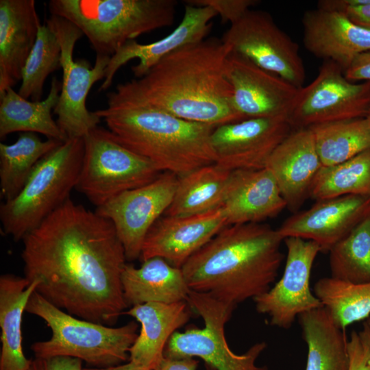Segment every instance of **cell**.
Segmentation results:
<instances>
[{
	"label": "cell",
	"mask_w": 370,
	"mask_h": 370,
	"mask_svg": "<svg viewBox=\"0 0 370 370\" xmlns=\"http://www.w3.org/2000/svg\"><path fill=\"white\" fill-rule=\"evenodd\" d=\"M344 195L370 197V149L335 165L322 166L310 197L318 201Z\"/></svg>",
	"instance_id": "cell-33"
},
{
	"label": "cell",
	"mask_w": 370,
	"mask_h": 370,
	"mask_svg": "<svg viewBox=\"0 0 370 370\" xmlns=\"http://www.w3.org/2000/svg\"><path fill=\"white\" fill-rule=\"evenodd\" d=\"M217 15L210 7L188 4L182 21L166 37L149 44L138 43L134 40L126 42L110 57L99 91L108 89L117 71L132 59L139 60L137 64L132 66V71L136 78H140L169 54L206 39L212 27L211 21Z\"/></svg>",
	"instance_id": "cell-19"
},
{
	"label": "cell",
	"mask_w": 370,
	"mask_h": 370,
	"mask_svg": "<svg viewBox=\"0 0 370 370\" xmlns=\"http://www.w3.org/2000/svg\"><path fill=\"white\" fill-rule=\"evenodd\" d=\"M62 143L49 138L42 140L32 132H23L12 144L1 143V198L8 201L15 197L23 189L37 163Z\"/></svg>",
	"instance_id": "cell-30"
},
{
	"label": "cell",
	"mask_w": 370,
	"mask_h": 370,
	"mask_svg": "<svg viewBox=\"0 0 370 370\" xmlns=\"http://www.w3.org/2000/svg\"><path fill=\"white\" fill-rule=\"evenodd\" d=\"M348 370H370V329L364 323L360 331H353L347 342Z\"/></svg>",
	"instance_id": "cell-36"
},
{
	"label": "cell",
	"mask_w": 370,
	"mask_h": 370,
	"mask_svg": "<svg viewBox=\"0 0 370 370\" xmlns=\"http://www.w3.org/2000/svg\"><path fill=\"white\" fill-rule=\"evenodd\" d=\"M293 130L283 118H249L215 127L211 144L216 164L232 171L265 168L275 147Z\"/></svg>",
	"instance_id": "cell-15"
},
{
	"label": "cell",
	"mask_w": 370,
	"mask_h": 370,
	"mask_svg": "<svg viewBox=\"0 0 370 370\" xmlns=\"http://www.w3.org/2000/svg\"><path fill=\"white\" fill-rule=\"evenodd\" d=\"M366 118L367 119V120L369 121V123H370V108L369 109V111H368V113L366 116Z\"/></svg>",
	"instance_id": "cell-43"
},
{
	"label": "cell",
	"mask_w": 370,
	"mask_h": 370,
	"mask_svg": "<svg viewBox=\"0 0 370 370\" xmlns=\"http://www.w3.org/2000/svg\"><path fill=\"white\" fill-rule=\"evenodd\" d=\"M339 12L355 23L370 29V1L363 5L345 7Z\"/></svg>",
	"instance_id": "cell-40"
},
{
	"label": "cell",
	"mask_w": 370,
	"mask_h": 370,
	"mask_svg": "<svg viewBox=\"0 0 370 370\" xmlns=\"http://www.w3.org/2000/svg\"><path fill=\"white\" fill-rule=\"evenodd\" d=\"M305 48L324 61H332L345 72L360 54L370 51V29L344 14L317 8L302 18Z\"/></svg>",
	"instance_id": "cell-21"
},
{
	"label": "cell",
	"mask_w": 370,
	"mask_h": 370,
	"mask_svg": "<svg viewBox=\"0 0 370 370\" xmlns=\"http://www.w3.org/2000/svg\"><path fill=\"white\" fill-rule=\"evenodd\" d=\"M370 216V197L344 195L316 201L299 210L277 228L283 239L297 237L316 243L328 253Z\"/></svg>",
	"instance_id": "cell-17"
},
{
	"label": "cell",
	"mask_w": 370,
	"mask_h": 370,
	"mask_svg": "<svg viewBox=\"0 0 370 370\" xmlns=\"http://www.w3.org/2000/svg\"><path fill=\"white\" fill-rule=\"evenodd\" d=\"M177 177L162 172L152 182L125 191L97 208V214L112 222L127 260L140 258L148 232L171 204Z\"/></svg>",
	"instance_id": "cell-13"
},
{
	"label": "cell",
	"mask_w": 370,
	"mask_h": 370,
	"mask_svg": "<svg viewBox=\"0 0 370 370\" xmlns=\"http://www.w3.org/2000/svg\"><path fill=\"white\" fill-rule=\"evenodd\" d=\"M40 26L34 0L0 1V97L21 81Z\"/></svg>",
	"instance_id": "cell-23"
},
{
	"label": "cell",
	"mask_w": 370,
	"mask_h": 370,
	"mask_svg": "<svg viewBox=\"0 0 370 370\" xmlns=\"http://www.w3.org/2000/svg\"><path fill=\"white\" fill-rule=\"evenodd\" d=\"M323 166L342 163L370 149V123L366 117L312 126Z\"/></svg>",
	"instance_id": "cell-31"
},
{
	"label": "cell",
	"mask_w": 370,
	"mask_h": 370,
	"mask_svg": "<svg viewBox=\"0 0 370 370\" xmlns=\"http://www.w3.org/2000/svg\"><path fill=\"white\" fill-rule=\"evenodd\" d=\"M231 52L217 38L188 45L110 92L195 123L217 127L245 119L235 109L227 76Z\"/></svg>",
	"instance_id": "cell-2"
},
{
	"label": "cell",
	"mask_w": 370,
	"mask_h": 370,
	"mask_svg": "<svg viewBox=\"0 0 370 370\" xmlns=\"http://www.w3.org/2000/svg\"><path fill=\"white\" fill-rule=\"evenodd\" d=\"M26 312L44 320L51 331L48 340L31 345L34 358L68 356L90 367L106 368L129 360L130 349L138 336L136 321L112 328L82 319L55 306L36 291Z\"/></svg>",
	"instance_id": "cell-6"
},
{
	"label": "cell",
	"mask_w": 370,
	"mask_h": 370,
	"mask_svg": "<svg viewBox=\"0 0 370 370\" xmlns=\"http://www.w3.org/2000/svg\"><path fill=\"white\" fill-rule=\"evenodd\" d=\"M223 206L186 217H161L144 240L139 259L154 257L182 268L197 251L227 226Z\"/></svg>",
	"instance_id": "cell-18"
},
{
	"label": "cell",
	"mask_w": 370,
	"mask_h": 370,
	"mask_svg": "<svg viewBox=\"0 0 370 370\" xmlns=\"http://www.w3.org/2000/svg\"><path fill=\"white\" fill-rule=\"evenodd\" d=\"M370 108V82L355 83L332 61H324L318 75L299 88L288 116L293 129L366 117Z\"/></svg>",
	"instance_id": "cell-11"
},
{
	"label": "cell",
	"mask_w": 370,
	"mask_h": 370,
	"mask_svg": "<svg viewBox=\"0 0 370 370\" xmlns=\"http://www.w3.org/2000/svg\"><path fill=\"white\" fill-rule=\"evenodd\" d=\"M322 166L312 130L299 128L275 147L265 168L273 176L286 208L295 213L310 197L312 182Z\"/></svg>",
	"instance_id": "cell-20"
},
{
	"label": "cell",
	"mask_w": 370,
	"mask_h": 370,
	"mask_svg": "<svg viewBox=\"0 0 370 370\" xmlns=\"http://www.w3.org/2000/svg\"><path fill=\"white\" fill-rule=\"evenodd\" d=\"M121 284L127 307L149 302L186 301L190 291L182 268L159 257L143 261L139 267L126 263Z\"/></svg>",
	"instance_id": "cell-25"
},
{
	"label": "cell",
	"mask_w": 370,
	"mask_h": 370,
	"mask_svg": "<svg viewBox=\"0 0 370 370\" xmlns=\"http://www.w3.org/2000/svg\"><path fill=\"white\" fill-rule=\"evenodd\" d=\"M82 362L80 359L68 356L34 358L28 370H83Z\"/></svg>",
	"instance_id": "cell-38"
},
{
	"label": "cell",
	"mask_w": 370,
	"mask_h": 370,
	"mask_svg": "<svg viewBox=\"0 0 370 370\" xmlns=\"http://www.w3.org/2000/svg\"><path fill=\"white\" fill-rule=\"evenodd\" d=\"M175 0H51V15L67 19L85 35L96 55L111 57L126 42L175 20Z\"/></svg>",
	"instance_id": "cell-5"
},
{
	"label": "cell",
	"mask_w": 370,
	"mask_h": 370,
	"mask_svg": "<svg viewBox=\"0 0 370 370\" xmlns=\"http://www.w3.org/2000/svg\"><path fill=\"white\" fill-rule=\"evenodd\" d=\"M368 327L370 329V317L368 318V319L367 320V321L365 323Z\"/></svg>",
	"instance_id": "cell-44"
},
{
	"label": "cell",
	"mask_w": 370,
	"mask_h": 370,
	"mask_svg": "<svg viewBox=\"0 0 370 370\" xmlns=\"http://www.w3.org/2000/svg\"><path fill=\"white\" fill-rule=\"evenodd\" d=\"M61 88L62 83L53 77L47 97L38 101H28L12 88H8L0 97V138L23 132L41 134L62 142L67 140L51 115Z\"/></svg>",
	"instance_id": "cell-27"
},
{
	"label": "cell",
	"mask_w": 370,
	"mask_h": 370,
	"mask_svg": "<svg viewBox=\"0 0 370 370\" xmlns=\"http://www.w3.org/2000/svg\"><path fill=\"white\" fill-rule=\"evenodd\" d=\"M230 173L214 163L178 177L173 201L165 215L193 216L221 207Z\"/></svg>",
	"instance_id": "cell-29"
},
{
	"label": "cell",
	"mask_w": 370,
	"mask_h": 370,
	"mask_svg": "<svg viewBox=\"0 0 370 370\" xmlns=\"http://www.w3.org/2000/svg\"><path fill=\"white\" fill-rule=\"evenodd\" d=\"M298 321L308 347L305 370H348L345 330L321 307L300 314Z\"/></svg>",
	"instance_id": "cell-28"
},
{
	"label": "cell",
	"mask_w": 370,
	"mask_h": 370,
	"mask_svg": "<svg viewBox=\"0 0 370 370\" xmlns=\"http://www.w3.org/2000/svg\"><path fill=\"white\" fill-rule=\"evenodd\" d=\"M222 40L236 53L297 88L305 79L298 45L274 22L269 13L249 10L231 24Z\"/></svg>",
	"instance_id": "cell-12"
},
{
	"label": "cell",
	"mask_w": 370,
	"mask_h": 370,
	"mask_svg": "<svg viewBox=\"0 0 370 370\" xmlns=\"http://www.w3.org/2000/svg\"><path fill=\"white\" fill-rule=\"evenodd\" d=\"M331 277L351 282H370V216L328 252Z\"/></svg>",
	"instance_id": "cell-34"
},
{
	"label": "cell",
	"mask_w": 370,
	"mask_h": 370,
	"mask_svg": "<svg viewBox=\"0 0 370 370\" xmlns=\"http://www.w3.org/2000/svg\"><path fill=\"white\" fill-rule=\"evenodd\" d=\"M287 255L282 276L266 293L255 297L256 311L269 318V324L291 328L300 314L323 307L310 288V278L319 246L297 237L284 239Z\"/></svg>",
	"instance_id": "cell-14"
},
{
	"label": "cell",
	"mask_w": 370,
	"mask_h": 370,
	"mask_svg": "<svg viewBox=\"0 0 370 370\" xmlns=\"http://www.w3.org/2000/svg\"><path fill=\"white\" fill-rule=\"evenodd\" d=\"M84 153L83 138L67 139L36 165L21 192L0 206L2 230L22 241L63 204L75 188Z\"/></svg>",
	"instance_id": "cell-7"
},
{
	"label": "cell",
	"mask_w": 370,
	"mask_h": 370,
	"mask_svg": "<svg viewBox=\"0 0 370 370\" xmlns=\"http://www.w3.org/2000/svg\"><path fill=\"white\" fill-rule=\"evenodd\" d=\"M123 145L177 177L216 162L211 135L216 126L191 122L136 101L107 94L95 111Z\"/></svg>",
	"instance_id": "cell-4"
},
{
	"label": "cell",
	"mask_w": 370,
	"mask_h": 370,
	"mask_svg": "<svg viewBox=\"0 0 370 370\" xmlns=\"http://www.w3.org/2000/svg\"><path fill=\"white\" fill-rule=\"evenodd\" d=\"M199 361L194 358L172 359L164 357L155 370H196Z\"/></svg>",
	"instance_id": "cell-41"
},
{
	"label": "cell",
	"mask_w": 370,
	"mask_h": 370,
	"mask_svg": "<svg viewBox=\"0 0 370 370\" xmlns=\"http://www.w3.org/2000/svg\"><path fill=\"white\" fill-rule=\"evenodd\" d=\"M190 309L200 316L204 327L188 328L175 332L164 351V357L172 359L198 357L208 370H267L256 362L266 349L265 342L251 346L243 354L230 348L225 336V325L236 307L211 295L190 291L187 300Z\"/></svg>",
	"instance_id": "cell-9"
},
{
	"label": "cell",
	"mask_w": 370,
	"mask_h": 370,
	"mask_svg": "<svg viewBox=\"0 0 370 370\" xmlns=\"http://www.w3.org/2000/svg\"><path fill=\"white\" fill-rule=\"evenodd\" d=\"M61 68V47L55 34L46 25L39 28L36 42L22 71L18 94L33 101H40L48 76Z\"/></svg>",
	"instance_id": "cell-35"
},
{
	"label": "cell",
	"mask_w": 370,
	"mask_h": 370,
	"mask_svg": "<svg viewBox=\"0 0 370 370\" xmlns=\"http://www.w3.org/2000/svg\"><path fill=\"white\" fill-rule=\"evenodd\" d=\"M222 206L232 225L274 218L286 204L273 176L263 168L231 171Z\"/></svg>",
	"instance_id": "cell-22"
},
{
	"label": "cell",
	"mask_w": 370,
	"mask_h": 370,
	"mask_svg": "<svg viewBox=\"0 0 370 370\" xmlns=\"http://www.w3.org/2000/svg\"><path fill=\"white\" fill-rule=\"evenodd\" d=\"M345 77L351 82H370V51L358 56L345 71Z\"/></svg>",
	"instance_id": "cell-39"
},
{
	"label": "cell",
	"mask_w": 370,
	"mask_h": 370,
	"mask_svg": "<svg viewBox=\"0 0 370 370\" xmlns=\"http://www.w3.org/2000/svg\"><path fill=\"white\" fill-rule=\"evenodd\" d=\"M314 294L343 330L370 315V282L353 283L331 276L322 278L314 284Z\"/></svg>",
	"instance_id": "cell-32"
},
{
	"label": "cell",
	"mask_w": 370,
	"mask_h": 370,
	"mask_svg": "<svg viewBox=\"0 0 370 370\" xmlns=\"http://www.w3.org/2000/svg\"><path fill=\"white\" fill-rule=\"evenodd\" d=\"M83 139L84 158L75 189L97 208L161 173L149 160L120 143L108 129L98 125Z\"/></svg>",
	"instance_id": "cell-8"
},
{
	"label": "cell",
	"mask_w": 370,
	"mask_h": 370,
	"mask_svg": "<svg viewBox=\"0 0 370 370\" xmlns=\"http://www.w3.org/2000/svg\"><path fill=\"white\" fill-rule=\"evenodd\" d=\"M226 72L232 88L233 103L244 118L288 116L300 88L231 52Z\"/></svg>",
	"instance_id": "cell-16"
},
{
	"label": "cell",
	"mask_w": 370,
	"mask_h": 370,
	"mask_svg": "<svg viewBox=\"0 0 370 370\" xmlns=\"http://www.w3.org/2000/svg\"><path fill=\"white\" fill-rule=\"evenodd\" d=\"M190 309L186 301L149 302L132 306L123 312L140 324V333L129 351V361L155 370L164 358L170 337L190 319Z\"/></svg>",
	"instance_id": "cell-24"
},
{
	"label": "cell",
	"mask_w": 370,
	"mask_h": 370,
	"mask_svg": "<svg viewBox=\"0 0 370 370\" xmlns=\"http://www.w3.org/2000/svg\"><path fill=\"white\" fill-rule=\"evenodd\" d=\"M22 241L24 277L49 302L106 325L123 314L127 259L110 220L69 198Z\"/></svg>",
	"instance_id": "cell-1"
},
{
	"label": "cell",
	"mask_w": 370,
	"mask_h": 370,
	"mask_svg": "<svg viewBox=\"0 0 370 370\" xmlns=\"http://www.w3.org/2000/svg\"><path fill=\"white\" fill-rule=\"evenodd\" d=\"M83 370H153L133 362L129 361L125 364H121L116 366L106 368L85 367Z\"/></svg>",
	"instance_id": "cell-42"
},
{
	"label": "cell",
	"mask_w": 370,
	"mask_h": 370,
	"mask_svg": "<svg viewBox=\"0 0 370 370\" xmlns=\"http://www.w3.org/2000/svg\"><path fill=\"white\" fill-rule=\"evenodd\" d=\"M189 5L208 6L214 9L223 22L232 24L243 17L249 8L257 3L256 0H191Z\"/></svg>",
	"instance_id": "cell-37"
},
{
	"label": "cell",
	"mask_w": 370,
	"mask_h": 370,
	"mask_svg": "<svg viewBox=\"0 0 370 370\" xmlns=\"http://www.w3.org/2000/svg\"><path fill=\"white\" fill-rule=\"evenodd\" d=\"M38 282L25 277L3 274L0 277V370H28L27 359L22 347L23 314Z\"/></svg>",
	"instance_id": "cell-26"
},
{
	"label": "cell",
	"mask_w": 370,
	"mask_h": 370,
	"mask_svg": "<svg viewBox=\"0 0 370 370\" xmlns=\"http://www.w3.org/2000/svg\"><path fill=\"white\" fill-rule=\"evenodd\" d=\"M55 34L61 47L62 88L53 110L56 122L67 139L83 138L98 126L101 119L86 108V98L97 82L103 79L110 57L96 55L93 66L84 59L73 60L77 41L82 32L67 19L51 15L45 23Z\"/></svg>",
	"instance_id": "cell-10"
},
{
	"label": "cell",
	"mask_w": 370,
	"mask_h": 370,
	"mask_svg": "<svg viewBox=\"0 0 370 370\" xmlns=\"http://www.w3.org/2000/svg\"><path fill=\"white\" fill-rule=\"evenodd\" d=\"M284 239L261 223L227 225L182 266L190 289L236 307L266 293L284 259Z\"/></svg>",
	"instance_id": "cell-3"
}]
</instances>
